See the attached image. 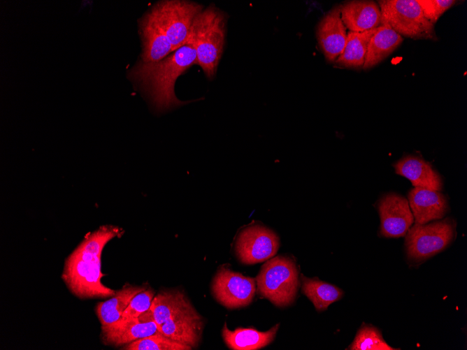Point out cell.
Returning a JSON list of instances; mask_svg holds the SVG:
<instances>
[{
    "mask_svg": "<svg viewBox=\"0 0 467 350\" xmlns=\"http://www.w3.org/2000/svg\"><path fill=\"white\" fill-rule=\"evenodd\" d=\"M403 38L390 27L382 24L371 37L362 69L375 66L391 54L403 42Z\"/></svg>",
    "mask_w": 467,
    "mask_h": 350,
    "instance_id": "d6986e66",
    "label": "cell"
},
{
    "mask_svg": "<svg viewBox=\"0 0 467 350\" xmlns=\"http://www.w3.org/2000/svg\"><path fill=\"white\" fill-rule=\"evenodd\" d=\"M377 29L362 32L349 31L343 51L333 63L334 65L347 68H362L369 41Z\"/></svg>",
    "mask_w": 467,
    "mask_h": 350,
    "instance_id": "ffe728a7",
    "label": "cell"
},
{
    "mask_svg": "<svg viewBox=\"0 0 467 350\" xmlns=\"http://www.w3.org/2000/svg\"><path fill=\"white\" fill-rule=\"evenodd\" d=\"M255 279L225 268L215 275L212 290L215 299L229 309L245 307L252 301L256 291Z\"/></svg>",
    "mask_w": 467,
    "mask_h": 350,
    "instance_id": "9c48e42d",
    "label": "cell"
},
{
    "mask_svg": "<svg viewBox=\"0 0 467 350\" xmlns=\"http://www.w3.org/2000/svg\"><path fill=\"white\" fill-rule=\"evenodd\" d=\"M187 344L175 341L160 332L141 338L126 344V350H191Z\"/></svg>",
    "mask_w": 467,
    "mask_h": 350,
    "instance_id": "cb8c5ba5",
    "label": "cell"
},
{
    "mask_svg": "<svg viewBox=\"0 0 467 350\" xmlns=\"http://www.w3.org/2000/svg\"><path fill=\"white\" fill-rule=\"evenodd\" d=\"M302 291L314 305L316 310L324 311L340 300L343 291L338 287L318 279H310L301 274Z\"/></svg>",
    "mask_w": 467,
    "mask_h": 350,
    "instance_id": "7402d4cb",
    "label": "cell"
},
{
    "mask_svg": "<svg viewBox=\"0 0 467 350\" xmlns=\"http://www.w3.org/2000/svg\"><path fill=\"white\" fill-rule=\"evenodd\" d=\"M341 5L335 6L320 20L316 30L318 45L327 62L334 63L345 48L347 33L340 16Z\"/></svg>",
    "mask_w": 467,
    "mask_h": 350,
    "instance_id": "4fadbf2b",
    "label": "cell"
},
{
    "mask_svg": "<svg viewBox=\"0 0 467 350\" xmlns=\"http://www.w3.org/2000/svg\"><path fill=\"white\" fill-rule=\"evenodd\" d=\"M395 173L408 179L415 187L440 191L443 182L440 174L422 157L408 154L393 164Z\"/></svg>",
    "mask_w": 467,
    "mask_h": 350,
    "instance_id": "9a60e30c",
    "label": "cell"
},
{
    "mask_svg": "<svg viewBox=\"0 0 467 350\" xmlns=\"http://www.w3.org/2000/svg\"><path fill=\"white\" fill-rule=\"evenodd\" d=\"M154 297L155 291L150 288L135 295L123 312L122 319L139 316L149 309Z\"/></svg>",
    "mask_w": 467,
    "mask_h": 350,
    "instance_id": "484cf974",
    "label": "cell"
},
{
    "mask_svg": "<svg viewBox=\"0 0 467 350\" xmlns=\"http://www.w3.org/2000/svg\"><path fill=\"white\" fill-rule=\"evenodd\" d=\"M279 324L270 330L261 332L254 328H238L229 330L224 323L222 330L223 340L227 347L234 350H257L268 345L273 341Z\"/></svg>",
    "mask_w": 467,
    "mask_h": 350,
    "instance_id": "ac0fdd59",
    "label": "cell"
},
{
    "mask_svg": "<svg viewBox=\"0 0 467 350\" xmlns=\"http://www.w3.org/2000/svg\"><path fill=\"white\" fill-rule=\"evenodd\" d=\"M258 293L278 307L292 304L299 288L298 270L289 257L271 258L256 277Z\"/></svg>",
    "mask_w": 467,
    "mask_h": 350,
    "instance_id": "277c9868",
    "label": "cell"
},
{
    "mask_svg": "<svg viewBox=\"0 0 467 350\" xmlns=\"http://www.w3.org/2000/svg\"><path fill=\"white\" fill-rule=\"evenodd\" d=\"M456 221L451 217L429 224H415L407 232L405 248L407 256L423 261L447 248L456 237Z\"/></svg>",
    "mask_w": 467,
    "mask_h": 350,
    "instance_id": "8992f818",
    "label": "cell"
},
{
    "mask_svg": "<svg viewBox=\"0 0 467 350\" xmlns=\"http://www.w3.org/2000/svg\"><path fill=\"white\" fill-rule=\"evenodd\" d=\"M227 17L213 5L202 10L194 18L186 43L196 53V64L212 79L217 70L226 38Z\"/></svg>",
    "mask_w": 467,
    "mask_h": 350,
    "instance_id": "3957f363",
    "label": "cell"
},
{
    "mask_svg": "<svg viewBox=\"0 0 467 350\" xmlns=\"http://www.w3.org/2000/svg\"><path fill=\"white\" fill-rule=\"evenodd\" d=\"M279 238L270 228L259 224L251 225L238 233L235 251L245 264H254L272 258L278 251Z\"/></svg>",
    "mask_w": 467,
    "mask_h": 350,
    "instance_id": "ba28073f",
    "label": "cell"
},
{
    "mask_svg": "<svg viewBox=\"0 0 467 350\" xmlns=\"http://www.w3.org/2000/svg\"><path fill=\"white\" fill-rule=\"evenodd\" d=\"M145 289V286L127 284L116 291L110 299L98 303L95 311L101 326L109 325L120 320L134 296Z\"/></svg>",
    "mask_w": 467,
    "mask_h": 350,
    "instance_id": "44dd1931",
    "label": "cell"
},
{
    "mask_svg": "<svg viewBox=\"0 0 467 350\" xmlns=\"http://www.w3.org/2000/svg\"><path fill=\"white\" fill-rule=\"evenodd\" d=\"M202 6L187 1L167 0L155 5L149 13L168 38L173 52L185 45L195 17Z\"/></svg>",
    "mask_w": 467,
    "mask_h": 350,
    "instance_id": "52a82bcc",
    "label": "cell"
},
{
    "mask_svg": "<svg viewBox=\"0 0 467 350\" xmlns=\"http://www.w3.org/2000/svg\"><path fill=\"white\" fill-rule=\"evenodd\" d=\"M341 19L350 31L362 32L382 25L378 3L373 1H350L341 5Z\"/></svg>",
    "mask_w": 467,
    "mask_h": 350,
    "instance_id": "e0dca14e",
    "label": "cell"
},
{
    "mask_svg": "<svg viewBox=\"0 0 467 350\" xmlns=\"http://www.w3.org/2000/svg\"><path fill=\"white\" fill-rule=\"evenodd\" d=\"M196 61L194 48L187 43L157 62L140 61L129 71V77L145 91L157 109L166 110L184 103L175 94V83Z\"/></svg>",
    "mask_w": 467,
    "mask_h": 350,
    "instance_id": "7a4b0ae2",
    "label": "cell"
},
{
    "mask_svg": "<svg viewBox=\"0 0 467 350\" xmlns=\"http://www.w3.org/2000/svg\"><path fill=\"white\" fill-rule=\"evenodd\" d=\"M203 327L201 316L188 302L158 326V330L175 341L195 348L200 342Z\"/></svg>",
    "mask_w": 467,
    "mask_h": 350,
    "instance_id": "8fae6325",
    "label": "cell"
},
{
    "mask_svg": "<svg viewBox=\"0 0 467 350\" xmlns=\"http://www.w3.org/2000/svg\"><path fill=\"white\" fill-rule=\"evenodd\" d=\"M122 230L103 226L89 233L65 261L62 278L71 293L80 298L111 297L114 290L101 283V256L110 240L120 236Z\"/></svg>",
    "mask_w": 467,
    "mask_h": 350,
    "instance_id": "6da1fadb",
    "label": "cell"
},
{
    "mask_svg": "<svg viewBox=\"0 0 467 350\" xmlns=\"http://www.w3.org/2000/svg\"><path fill=\"white\" fill-rule=\"evenodd\" d=\"M408 199L415 224L441 219L449 210L447 200L440 191L414 187L409 191Z\"/></svg>",
    "mask_w": 467,
    "mask_h": 350,
    "instance_id": "5bb4252c",
    "label": "cell"
},
{
    "mask_svg": "<svg viewBox=\"0 0 467 350\" xmlns=\"http://www.w3.org/2000/svg\"><path fill=\"white\" fill-rule=\"evenodd\" d=\"M351 350H394L383 339L381 332L375 327L364 325L358 330L352 344Z\"/></svg>",
    "mask_w": 467,
    "mask_h": 350,
    "instance_id": "d4e9b609",
    "label": "cell"
},
{
    "mask_svg": "<svg viewBox=\"0 0 467 350\" xmlns=\"http://www.w3.org/2000/svg\"><path fill=\"white\" fill-rule=\"evenodd\" d=\"M150 310L138 317L121 319L106 326H101V339L107 345L115 347L128 344L158 332Z\"/></svg>",
    "mask_w": 467,
    "mask_h": 350,
    "instance_id": "7c38bea8",
    "label": "cell"
},
{
    "mask_svg": "<svg viewBox=\"0 0 467 350\" xmlns=\"http://www.w3.org/2000/svg\"><path fill=\"white\" fill-rule=\"evenodd\" d=\"M189 301L182 291H161L154 297L149 310L158 327Z\"/></svg>",
    "mask_w": 467,
    "mask_h": 350,
    "instance_id": "603a6c76",
    "label": "cell"
},
{
    "mask_svg": "<svg viewBox=\"0 0 467 350\" xmlns=\"http://www.w3.org/2000/svg\"><path fill=\"white\" fill-rule=\"evenodd\" d=\"M382 24L402 37L415 40H438L434 25L424 16L417 0H380Z\"/></svg>",
    "mask_w": 467,
    "mask_h": 350,
    "instance_id": "5b68a950",
    "label": "cell"
},
{
    "mask_svg": "<svg viewBox=\"0 0 467 350\" xmlns=\"http://www.w3.org/2000/svg\"><path fill=\"white\" fill-rule=\"evenodd\" d=\"M139 29L142 40L141 61L157 62L173 52L168 38L149 12L139 20Z\"/></svg>",
    "mask_w": 467,
    "mask_h": 350,
    "instance_id": "2e32d148",
    "label": "cell"
},
{
    "mask_svg": "<svg viewBox=\"0 0 467 350\" xmlns=\"http://www.w3.org/2000/svg\"><path fill=\"white\" fill-rule=\"evenodd\" d=\"M380 234L385 238L405 236L414 222L408 200L395 193L384 195L378 201Z\"/></svg>",
    "mask_w": 467,
    "mask_h": 350,
    "instance_id": "30bf717a",
    "label": "cell"
},
{
    "mask_svg": "<svg viewBox=\"0 0 467 350\" xmlns=\"http://www.w3.org/2000/svg\"><path fill=\"white\" fill-rule=\"evenodd\" d=\"M424 16L433 25L440 16L457 3L455 0H417Z\"/></svg>",
    "mask_w": 467,
    "mask_h": 350,
    "instance_id": "4316f807",
    "label": "cell"
}]
</instances>
